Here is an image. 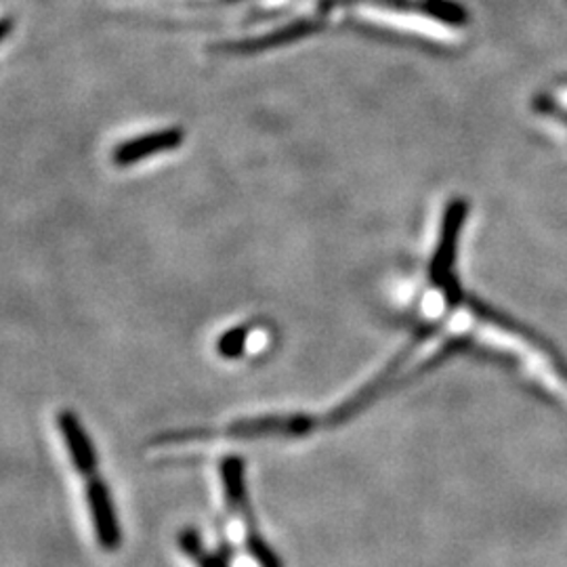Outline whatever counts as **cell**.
<instances>
[{"label":"cell","instance_id":"52a82bcc","mask_svg":"<svg viewBox=\"0 0 567 567\" xmlns=\"http://www.w3.org/2000/svg\"><path fill=\"white\" fill-rule=\"evenodd\" d=\"M244 343H246V328H236L234 332L225 334L219 343V351L225 358H234V355H240Z\"/></svg>","mask_w":567,"mask_h":567},{"label":"cell","instance_id":"277c9868","mask_svg":"<svg viewBox=\"0 0 567 567\" xmlns=\"http://www.w3.org/2000/svg\"><path fill=\"white\" fill-rule=\"evenodd\" d=\"M221 473H224L227 503H229V507L236 508L238 515H243L246 536H248V547H250L252 557L261 564V567H282L280 561L276 559V555L271 553V548L265 545L257 522H255V515L248 507V496H246V486H244L243 461L227 458L224 466H221Z\"/></svg>","mask_w":567,"mask_h":567},{"label":"cell","instance_id":"ba28073f","mask_svg":"<svg viewBox=\"0 0 567 567\" xmlns=\"http://www.w3.org/2000/svg\"><path fill=\"white\" fill-rule=\"evenodd\" d=\"M9 32H11V20H0V41L7 39Z\"/></svg>","mask_w":567,"mask_h":567},{"label":"cell","instance_id":"8992f818","mask_svg":"<svg viewBox=\"0 0 567 567\" xmlns=\"http://www.w3.org/2000/svg\"><path fill=\"white\" fill-rule=\"evenodd\" d=\"M364 16H372V20L377 18V20L391 23V25H395V28L414 30V32H425L426 37H435V39H450V37H452L446 25H442V23H437V21L419 20V16H410V13H393V11L370 9V11H364Z\"/></svg>","mask_w":567,"mask_h":567},{"label":"cell","instance_id":"7a4b0ae2","mask_svg":"<svg viewBox=\"0 0 567 567\" xmlns=\"http://www.w3.org/2000/svg\"><path fill=\"white\" fill-rule=\"evenodd\" d=\"M437 328H440V322L421 326L419 332L410 339V343L405 344L404 349L393 358V362L386 365L385 370H383L374 381H370L368 385L362 386L355 395H351V398L339 405V408L330 410L328 414H322V416H316L318 431H320V429H332V426L343 425L347 421H351L353 416H358L360 412H364L368 405L374 404L381 395H385L386 391L398 381L400 370H402L405 362L410 360V355L416 351V347L421 343H425L429 337H433Z\"/></svg>","mask_w":567,"mask_h":567},{"label":"cell","instance_id":"5b68a950","mask_svg":"<svg viewBox=\"0 0 567 567\" xmlns=\"http://www.w3.org/2000/svg\"><path fill=\"white\" fill-rule=\"evenodd\" d=\"M182 142L183 133L179 128H166V131H158V133H150L145 137L121 143L114 152V163L118 166L142 163V161H147L152 156H158L163 152L179 147Z\"/></svg>","mask_w":567,"mask_h":567},{"label":"cell","instance_id":"3957f363","mask_svg":"<svg viewBox=\"0 0 567 567\" xmlns=\"http://www.w3.org/2000/svg\"><path fill=\"white\" fill-rule=\"evenodd\" d=\"M458 307H465L475 318H480L482 322L496 326V328H501V330H507L511 334L519 337L522 341H526L529 347H534L536 351H540V353L547 358L550 368L567 383V360L561 355V351H559L555 344L550 343L548 339H545L543 334H538L536 330H532L529 326L519 322V320H515L513 316H507V313H503L501 309L484 303V301H480L477 297H471V295H466V292L463 295Z\"/></svg>","mask_w":567,"mask_h":567},{"label":"cell","instance_id":"6da1fadb","mask_svg":"<svg viewBox=\"0 0 567 567\" xmlns=\"http://www.w3.org/2000/svg\"><path fill=\"white\" fill-rule=\"evenodd\" d=\"M61 433L63 440L70 447V456L74 461V465L79 466L84 482H86V496H89V507L93 515V526L97 540L103 548L114 550L121 545V527L116 522V513L112 507V498L107 486L103 484L100 477V468H97V456H95V447L91 444V440L86 437L81 421L72 414V412H61L60 416Z\"/></svg>","mask_w":567,"mask_h":567}]
</instances>
